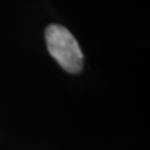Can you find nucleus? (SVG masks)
<instances>
[{"instance_id": "obj_1", "label": "nucleus", "mask_w": 150, "mask_h": 150, "mask_svg": "<svg viewBox=\"0 0 150 150\" xmlns=\"http://www.w3.org/2000/svg\"><path fill=\"white\" fill-rule=\"evenodd\" d=\"M45 36L47 48L56 61L68 72H79L82 68L83 54L71 32L64 26L50 25Z\"/></svg>"}]
</instances>
